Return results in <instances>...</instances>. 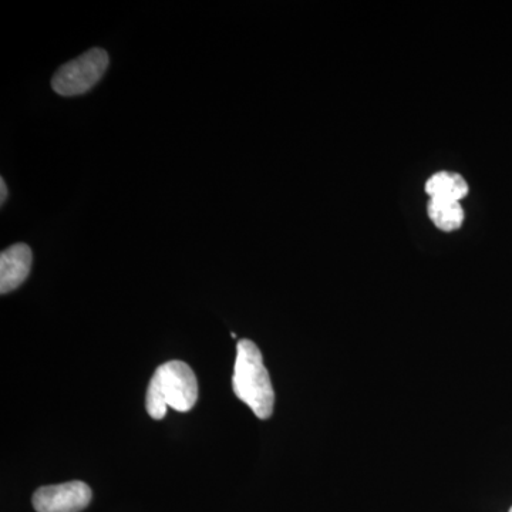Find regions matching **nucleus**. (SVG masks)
<instances>
[{"label": "nucleus", "mask_w": 512, "mask_h": 512, "mask_svg": "<svg viewBox=\"0 0 512 512\" xmlns=\"http://www.w3.org/2000/svg\"><path fill=\"white\" fill-rule=\"evenodd\" d=\"M232 389L258 419L266 420L274 413L275 392L264 365L261 350L252 340H239Z\"/></svg>", "instance_id": "1"}, {"label": "nucleus", "mask_w": 512, "mask_h": 512, "mask_svg": "<svg viewBox=\"0 0 512 512\" xmlns=\"http://www.w3.org/2000/svg\"><path fill=\"white\" fill-rule=\"evenodd\" d=\"M198 400V382L187 363L171 360L158 367L147 389L146 409L154 420L164 419L168 407L190 412Z\"/></svg>", "instance_id": "2"}, {"label": "nucleus", "mask_w": 512, "mask_h": 512, "mask_svg": "<svg viewBox=\"0 0 512 512\" xmlns=\"http://www.w3.org/2000/svg\"><path fill=\"white\" fill-rule=\"evenodd\" d=\"M109 67V55L106 50H87L77 59L64 63L52 79L53 90L60 96H80L93 89Z\"/></svg>", "instance_id": "3"}, {"label": "nucleus", "mask_w": 512, "mask_h": 512, "mask_svg": "<svg viewBox=\"0 0 512 512\" xmlns=\"http://www.w3.org/2000/svg\"><path fill=\"white\" fill-rule=\"evenodd\" d=\"M92 501V490L82 481L47 485L33 495L37 512H80Z\"/></svg>", "instance_id": "4"}, {"label": "nucleus", "mask_w": 512, "mask_h": 512, "mask_svg": "<svg viewBox=\"0 0 512 512\" xmlns=\"http://www.w3.org/2000/svg\"><path fill=\"white\" fill-rule=\"evenodd\" d=\"M32 249L26 244H15L0 254V293L15 291L26 281L32 268Z\"/></svg>", "instance_id": "5"}, {"label": "nucleus", "mask_w": 512, "mask_h": 512, "mask_svg": "<svg viewBox=\"0 0 512 512\" xmlns=\"http://www.w3.org/2000/svg\"><path fill=\"white\" fill-rule=\"evenodd\" d=\"M468 184L463 175L451 173V171H440L431 175L426 183V192L430 198H441V200L458 201L467 197Z\"/></svg>", "instance_id": "6"}, {"label": "nucleus", "mask_w": 512, "mask_h": 512, "mask_svg": "<svg viewBox=\"0 0 512 512\" xmlns=\"http://www.w3.org/2000/svg\"><path fill=\"white\" fill-rule=\"evenodd\" d=\"M430 220L444 232H453L461 228L464 222V210L461 202L430 198L427 205Z\"/></svg>", "instance_id": "7"}, {"label": "nucleus", "mask_w": 512, "mask_h": 512, "mask_svg": "<svg viewBox=\"0 0 512 512\" xmlns=\"http://www.w3.org/2000/svg\"><path fill=\"white\" fill-rule=\"evenodd\" d=\"M0 192H2V197H0V202L2 205L5 204L6 198H8V187H6L5 180H0Z\"/></svg>", "instance_id": "8"}, {"label": "nucleus", "mask_w": 512, "mask_h": 512, "mask_svg": "<svg viewBox=\"0 0 512 512\" xmlns=\"http://www.w3.org/2000/svg\"><path fill=\"white\" fill-rule=\"evenodd\" d=\"M510 512H512V507H511V510H510Z\"/></svg>", "instance_id": "9"}]
</instances>
